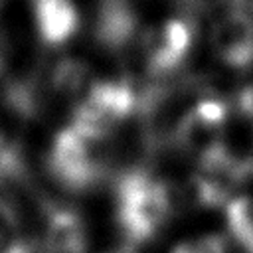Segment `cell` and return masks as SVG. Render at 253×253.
Returning <instances> with one entry per match:
<instances>
[{"label": "cell", "instance_id": "obj_12", "mask_svg": "<svg viewBox=\"0 0 253 253\" xmlns=\"http://www.w3.org/2000/svg\"><path fill=\"white\" fill-rule=\"evenodd\" d=\"M237 105H239V113L253 125V81L243 87V91L239 93Z\"/></svg>", "mask_w": 253, "mask_h": 253}, {"label": "cell", "instance_id": "obj_4", "mask_svg": "<svg viewBox=\"0 0 253 253\" xmlns=\"http://www.w3.org/2000/svg\"><path fill=\"white\" fill-rule=\"evenodd\" d=\"M229 123V109L221 99H200L180 119L174 144L198 160L221 146Z\"/></svg>", "mask_w": 253, "mask_h": 253}, {"label": "cell", "instance_id": "obj_14", "mask_svg": "<svg viewBox=\"0 0 253 253\" xmlns=\"http://www.w3.org/2000/svg\"><path fill=\"white\" fill-rule=\"evenodd\" d=\"M0 4H2V0H0Z\"/></svg>", "mask_w": 253, "mask_h": 253}, {"label": "cell", "instance_id": "obj_2", "mask_svg": "<svg viewBox=\"0 0 253 253\" xmlns=\"http://www.w3.org/2000/svg\"><path fill=\"white\" fill-rule=\"evenodd\" d=\"M107 168V142L91 138L71 125L55 134L47 152V170L61 188L87 192L101 182Z\"/></svg>", "mask_w": 253, "mask_h": 253}, {"label": "cell", "instance_id": "obj_5", "mask_svg": "<svg viewBox=\"0 0 253 253\" xmlns=\"http://www.w3.org/2000/svg\"><path fill=\"white\" fill-rule=\"evenodd\" d=\"M192 45V28L186 20L168 18L142 32L138 53L148 73L166 75L180 67Z\"/></svg>", "mask_w": 253, "mask_h": 253}, {"label": "cell", "instance_id": "obj_10", "mask_svg": "<svg viewBox=\"0 0 253 253\" xmlns=\"http://www.w3.org/2000/svg\"><path fill=\"white\" fill-rule=\"evenodd\" d=\"M231 237L245 253H253V196H237L225 208Z\"/></svg>", "mask_w": 253, "mask_h": 253}, {"label": "cell", "instance_id": "obj_13", "mask_svg": "<svg viewBox=\"0 0 253 253\" xmlns=\"http://www.w3.org/2000/svg\"><path fill=\"white\" fill-rule=\"evenodd\" d=\"M4 53H6V49H4V38L0 34V71H2V65H4Z\"/></svg>", "mask_w": 253, "mask_h": 253}, {"label": "cell", "instance_id": "obj_7", "mask_svg": "<svg viewBox=\"0 0 253 253\" xmlns=\"http://www.w3.org/2000/svg\"><path fill=\"white\" fill-rule=\"evenodd\" d=\"M211 49L215 57L231 69H247L253 65V18L229 10L215 20L211 28Z\"/></svg>", "mask_w": 253, "mask_h": 253}, {"label": "cell", "instance_id": "obj_11", "mask_svg": "<svg viewBox=\"0 0 253 253\" xmlns=\"http://www.w3.org/2000/svg\"><path fill=\"white\" fill-rule=\"evenodd\" d=\"M0 253H32V243L24 235L18 211L2 196H0Z\"/></svg>", "mask_w": 253, "mask_h": 253}, {"label": "cell", "instance_id": "obj_8", "mask_svg": "<svg viewBox=\"0 0 253 253\" xmlns=\"http://www.w3.org/2000/svg\"><path fill=\"white\" fill-rule=\"evenodd\" d=\"M32 20L40 42L47 47H61L81 26L79 10L73 0H30Z\"/></svg>", "mask_w": 253, "mask_h": 253}, {"label": "cell", "instance_id": "obj_1", "mask_svg": "<svg viewBox=\"0 0 253 253\" xmlns=\"http://www.w3.org/2000/svg\"><path fill=\"white\" fill-rule=\"evenodd\" d=\"M115 211L125 237L132 245L150 239L172 211L168 184L144 170L123 172L115 186Z\"/></svg>", "mask_w": 253, "mask_h": 253}, {"label": "cell", "instance_id": "obj_3", "mask_svg": "<svg viewBox=\"0 0 253 253\" xmlns=\"http://www.w3.org/2000/svg\"><path fill=\"white\" fill-rule=\"evenodd\" d=\"M136 107L138 97L128 79L93 81L77 101L69 125L91 138L107 142Z\"/></svg>", "mask_w": 253, "mask_h": 253}, {"label": "cell", "instance_id": "obj_9", "mask_svg": "<svg viewBox=\"0 0 253 253\" xmlns=\"http://www.w3.org/2000/svg\"><path fill=\"white\" fill-rule=\"evenodd\" d=\"M87 231L81 215L67 206L47 210L43 227V253H85Z\"/></svg>", "mask_w": 253, "mask_h": 253}, {"label": "cell", "instance_id": "obj_6", "mask_svg": "<svg viewBox=\"0 0 253 253\" xmlns=\"http://www.w3.org/2000/svg\"><path fill=\"white\" fill-rule=\"evenodd\" d=\"M144 30L146 28H142L132 0H101L95 22V38L105 49L115 53H123L132 45L138 49Z\"/></svg>", "mask_w": 253, "mask_h": 253}]
</instances>
